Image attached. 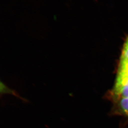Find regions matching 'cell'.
<instances>
[{
  "label": "cell",
  "mask_w": 128,
  "mask_h": 128,
  "mask_svg": "<svg viewBox=\"0 0 128 128\" xmlns=\"http://www.w3.org/2000/svg\"><path fill=\"white\" fill-rule=\"evenodd\" d=\"M4 94L12 95L18 98H22L23 99V98H22L20 96V95L16 92L8 87L0 79V96H2Z\"/></svg>",
  "instance_id": "obj_2"
},
{
  "label": "cell",
  "mask_w": 128,
  "mask_h": 128,
  "mask_svg": "<svg viewBox=\"0 0 128 128\" xmlns=\"http://www.w3.org/2000/svg\"><path fill=\"white\" fill-rule=\"evenodd\" d=\"M120 107L124 114L128 115V98H122L120 102Z\"/></svg>",
  "instance_id": "obj_3"
},
{
  "label": "cell",
  "mask_w": 128,
  "mask_h": 128,
  "mask_svg": "<svg viewBox=\"0 0 128 128\" xmlns=\"http://www.w3.org/2000/svg\"><path fill=\"white\" fill-rule=\"evenodd\" d=\"M114 94L121 98H128V75L118 73L115 86Z\"/></svg>",
  "instance_id": "obj_1"
},
{
  "label": "cell",
  "mask_w": 128,
  "mask_h": 128,
  "mask_svg": "<svg viewBox=\"0 0 128 128\" xmlns=\"http://www.w3.org/2000/svg\"><path fill=\"white\" fill-rule=\"evenodd\" d=\"M128 59V38L126 40L122 50L121 60Z\"/></svg>",
  "instance_id": "obj_4"
}]
</instances>
